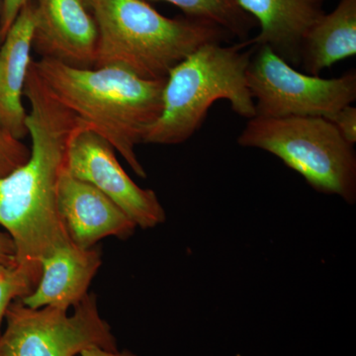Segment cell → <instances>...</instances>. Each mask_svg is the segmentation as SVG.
<instances>
[{
  "label": "cell",
  "mask_w": 356,
  "mask_h": 356,
  "mask_svg": "<svg viewBox=\"0 0 356 356\" xmlns=\"http://www.w3.org/2000/svg\"><path fill=\"white\" fill-rule=\"evenodd\" d=\"M24 95L32 146L24 165L0 178V225L14 243L16 266L39 282L42 261L72 243L58 212V185L67 170L70 142L86 126L54 95L34 60Z\"/></svg>",
  "instance_id": "cell-1"
},
{
  "label": "cell",
  "mask_w": 356,
  "mask_h": 356,
  "mask_svg": "<svg viewBox=\"0 0 356 356\" xmlns=\"http://www.w3.org/2000/svg\"><path fill=\"white\" fill-rule=\"evenodd\" d=\"M147 1V0H146ZM172 3L184 11L187 17L219 26L229 36L247 41L257 21L238 6L236 0H151Z\"/></svg>",
  "instance_id": "cell-15"
},
{
  "label": "cell",
  "mask_w": 356,
  "mask_h": 356,
  "mask_svg": "<svg viewBox=\"0 0 356 356\" xmlns=\"http://www.w3.org/2000/svg\"><path fill=\"white\" fill-rule=\"evenodd\" d=\"M261 31L245 42L248 47L266 44L296 69L301 63L307 34L325 13L327 0H236Z\"/></svg>",
  "instance_id": "cell-11"
},
{
  "label": "cell",
  "mask_w": 356,
  "mask_h": 356,
  "mask_svg": "<svg viewBox=\"0 0 356 356\" xmlns=\"http://www.w3.org/2000/svg\"><path fill=\"white\" fill-rule=\"evenodd\" d=\"M346 142L355 146L356 143V108L353 105L343 107L327 117Z\"/></svg>",
  "instance_id": "cell-18"
},
{
  "label": "cell",
  "mask_w": 356,
  "mask_h": 356,
  "mask_svg": "<svg viewBox=\"0 0 356 356\" xmlns=\"http://www.w3.org/2000/svg\"><path fill=\"white\" fill-rule=\"evenodd\" d=\"M0 264L16 266L15 248L8 234L0 232Z\"/></svg>",
  "instance_id": "cell-20"
},
{
  "label": "cell",
  "mask_w": 356,
  "mask_h": 356,
  "mask_svg": "<svg viewBox=\"0 0 356 356\" xmlns=\"http://www.w3.org/2000/svg\"><path fill=\"white\" fill-rule=\"evenodd\" d=\"M34 23V0H30L0 43V125L19 140L28 136L22 97L32 62Z\"/></svg>",
  "instance_id": "cell-12"
},
{
  "label": "cell",
  "mask_w": 356,
  "mask_h": 356,
  "mask_svg": "<svg viewBox=\"0 0 356 356\" xmlns=\"http://www.w3.org/2000/svg\"><path fill=\"white\" fill-rule=\"evenodd\" d=\"M98 30L95 67H119L145 79H166L191 54L231 36L195 18H168L146 0H95Z\"/></svg>",
  "instance_id": "cell-3"
},
{
  "label": "cell",
  "mask_w": 356,
  "mask_h": 356,
  "mask_svg": "<svg viewBox=\"0 0 356 356\" xmlns=\"http://www.w3.org/2000/svg\"><path fill=\"white\" fill-rule=\"evenodd\" d=\"M33 49L41 58L93 69L98 30L81 0H34Z\"/></svg>",
  "instance_id": "cell-9"
},
{
  "label": "cell",
  "mask_w": 356,
  "mask_h": 356,
  "mask_svg": "<svg viewBox=\"0 0 356 356\" xmlns=\"http://www.w3.org/2000/svg\"><path fill=\"white\" fill-rule=\"evenodd\" d=\"M102 262L97 248H81L72 243L60 248L42 261L38 284L21 301L32 309L53 307L67 311L76 307L88 294Z\"/></svg>",
  "instance_id": "cell-13"
},
{
  "label": "cell",
  "mask_w": 356,
  "mask_h": 356,
  "mask_svg": "<svg viewBox=\"0 0 356 356\" xmlns=\"http://www.w3.org/2000/svg\"><path fill=\"white\" fill-rule=\"evenodd\" d=\"M79 356H136L133 355L130 351H112L103 350V348H97V346H93V348H86L79 353Z\"/></svg>",
  "instance_id": "cell-21"
},
{
  "label": "cell",
  "mask_w": 356,
  "mask_h": 356,
  "mask_svg": "<svg viewBox=\"0 0 356 356\" xmlns=\"http://www.w3.org/2000/svg\"><path fill=\"white\" fill-rule=\"evenodd\" d=\"M0 10H1V0H0Z\"/></svg>",
  "instance_id": "cell-23"
},
{
  "label": "cell",
  "mask_w": 356,
  "mask_h": 356,
  "mask_svg": "<svg viewBox=\"0 0 356 356\" xmlns=\"http://www.w3.org/2000/svg\"><path fill=\"white\" fill-rule=\"evenodd\" d=\"M247 70L255 117H327L356 99V72L334 79L303 74L266 44L252 46Z\"/></svg>",
  "instance_id": "cell-6"
},
{
  "label": "cell",
  "mask_w": 356,
  "mask_h": 356,
  "mask_svg": "<svg viewBox=\"0 0 356 356\" xmlns=\"http://www.w3.org/2000/svg\"><path fill=\"white\" fill-rule=\"evenodd\" d=\"M30 0H1V10H0V43L10 29L14 21L19 15L23 7Z\"/></svg>",
  "instance_id": "cell-19"
},
{
  "label": "cell",
  "mask_w": 356,
  "mask_h": 356,
  "mask_svg": "<svg viewBox=\"0 0 356 356\" xmlns=\"http://www.w3.org/2000/svg\"><path fill=\"white\" fill-rule=\"evenodd\" d=\"M34 65L60 102L146 178L136 147L161 115L166 79H145L119 67L77 69L49 58Z\"/></svg>",
  "instance_id": "cell-2"
},
{
  "label": "cell",
  "mask_w": 356,
  "mask_h": 356,
  "mask_svg": "<svg viewBox=\"0 0 356 356\" xmlns=\"http://www.w3.org/2000/svg\"><path fill=\"white\" fill-rule=\"evenodd\" d=\"M81 1H83L84 6H86V8L89 9V10L91 11V8H92L93 1H95V0H81Z\"/></svg>",
  "instance_id": "cell-22"
},
{
  "label": "cell",
  "mask_w": 356,
  "mask_h": 356,
  "mask_svg": "<svg viewBox=\"0 0 356 356\" xmlns=\"http://www.w3.org/2000/svg\"><path fill=\"white\" fill-rule=\"evenodd\" d=\"M29 156V147L0 125V178L24 165Z\"/></svg>",
  "instance_id": "cell-17"
},
{
  "label": "cell",
  "mask_w": 356,
  "mask_h": 356,
  "mask_svg": "<svg viewBox=\"0 0 356 356\" xmlns=\"http://www.w3.org/2000/svg\"><path fill=\"white\" fill-rule=\"evenodd\" d=\"M38 284V281L17 266L0 264V336L2 321L13 301L28 296Z\"/></svg>",
  "instance_id": "cell-16"
},
{
  "label": "cell",
  "mask_w": 356,
  "mask_h": 356,
  "mask_svg": "<svg viewBox=\"0 0 356 356\" xmlns=\"http://www.w3.org/2000/svg\"><path fill=\"white\" fill-rule=\"evenodd\" d=\"M115 152L102 136L81 128L70 142L67 170L102 191L137 228L153 229L163 224L165 211L156 192L136 184L119 163Z\"/></svg>",
  "instance_id": "cell-8"
},
{
  "label": "cell",
  "mask_w": 356,
  "mask_h": 356,
  "mask_svg": "<svg viewBox=\"0 0 356 356\" xmlns=\"http://www.w3.org/2000/svg\"><path fill=\"white\" fill-rule=\"evenodd\" d=\"M58 208L70 242L81 248H95L108 236L125 240L137 229L113 201L67 170L58 181Z\"/></svg>",
  "instance_id": "cell-10"
},
{
  "label": "cell",
  "mask_w": 356,
  "mask_h": 356,
  "mask_svg": "<svg viewBox=\"0 0 356 356\" xmlns=\"http://www.w3.org/2000/svg\"><path fill=\"white\" fill-rule=\"evenodd\" d=\"M355 55L356 0H341L307 34L300 67L307 74L318 76L325 69Z\"/></svg>",
  "instance_id": "cell-14"
},
{
  "label": "cell",
  "mask_w": 356,
  "mask_h": 356,
  "mask_svg": "<svg viewBox=\"0 0 356 356\" xmlns=\"http://www.w3.org/2000/svg\"><path fill=\"white\" fill-rule=\"evenodd\" d=\"M0 356H76L88 348L116 351L117 341L98 310L96 295H86L74 315L53 307L32 309L21 299L6 312Z\"/></svg>",
  "instance_id": "cell-7"
},
{
  "label": "cell",
  "mask_w": 356,
  "mask_h": 356,
  "mask_svg": "<svg viewBox=\"0 0 356 356\" xmlns=\"http://www.w3.org/2000/svg\"><path fill=\"white\" fill-rule=\"evenodd\" d=\"M203 44L170 70L163 93V108L149 128L145 144L179 145L191 139L220 99L250 119L255 117L254 102L248 86L247 70L254 47L245 42L222 46Z\"/></svg>",
  "instance_id": "cell-4"
},
{
  "label": "cell",
  "mask_w": 356,
  "mask_h": 356,
  "mask_svg": "<svg viewBox=\"0 0 356 356\" xmlns=\"http://www.w3.org/2000/svg\"><path fill=\"white\" fill-rule=\"evenodd\" d=\"M238 144L277 156L316 191L355 203V147L327 119L254 117L238 136Z\"/></svg>",
  "instance_id": "cell-5"
}]
</instances>
